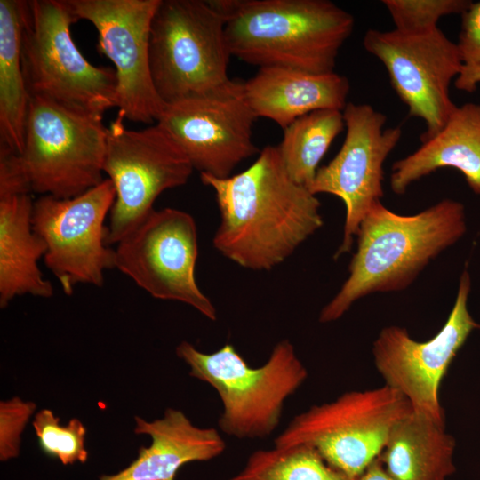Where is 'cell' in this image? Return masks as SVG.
<instances>
[{"label": "cell", "instance_id": "6da1fadb", "mask_svg": "<svg viewBox=\"0 0 480 480\" xmlns=\"http://www.w3.org/2000/svg\"><path fill=\"white\" fill-rule=\"evenodd\" d=\"M200 178L214 191L220 214L213 246L242 268H274L324 224L320 201L291 179L277 146L264 147L239 173Z\"/></svg>", "mask_w": 480, "mask_h": 480}, {"label": "cell", "instance_id": "7a4b0ae2", "mask_svg": "<svg viewBox=\"0 0 480 480\" xmlns=\"http://www.w3.org/2000/svg\"><path fill=\"white\" fill-rule=\"evenodd\" d=\"M467 229L464 205L444 199L414 215L395 213L376 203L360 223L348 277L322 308L318 321L340 319L359 299L408 287L437 255Z\"/></svg>", "mask_w": 480, "mask_h": 480}, {"label": "cell", "instance_id": "3957f363", "mask_svg": "<svg viewBox=\"0 0 480 480\" xmlns=\"http://www.w3.org/2000/svg\"><path fill=\"white\" fill-rule=\"evenodd\" d=\"M231 56L261 67L334 72L353 16L328 0H215Z\"/></svg>", "mask_w": 480, "mask_h": 480}, {"label": "cell", "instance_id": "277c9868", "mask_svg": "<svg viewBox=\"0 0 480 480\" xmlns=\"http://www.w3.org/2000/svg\"><path fill=\"white\" fill-rule=\"evenodd\" d=\"M175 353L191 377L215 389L222 404L218 427L237 439L269 436L279 425L285 401L308 377L288 340H279L259 367H251L230 343L204 353L183 340Z\"/></svg>", "mask_w": 480, "mask_h": 480}, {"label": "cell", "instance_id": "5b68a950", "mask_svg": "<svg viewBox=\"0 0 480 480\" xmlns=\"http://www.w3.org/2000/svg\"><path fill=\"white\" fill-rule=\"evenodd\" d=\"M225 19L215 0H161L151 23L149 64L165 105L231 83Z\"/></svg>", "mask_w": 480, "mask_h": 480}, {"label": "cell", "instance_id": "8992f818", "mask_svg": "<svg viewBox=\"0 0 480 480\" xmlns=\"http://www.w3.org/2000/svg\"><path fill=\"white\" fill-rule=\"evenodd\" d=\"M67 0L26 1L21 64L30 97L103 115L116 107L115 68L91 64L74 43Z\"/></svg>", "mask_w": 480, "mask_h": 480}, {"label": "cell", "instance_id": "52a82bcc", "mask_svg": "<svg viewBox=\"0 0 480 480\" xmlns=\"http://www.w3.org/2000/svg\"><path fill=\"white\" fill-rule=\"evenodd\" d=\"M409 402L383 385L344 392L297 414L274 446H308L348 479L357 478L380 454L394 426L411 412Z\"/></svg>", "mask_w": 480, "mask_h": 480}, {"label": "cell", "instance_id": "ba28073f", "mask_svg": "<svg viewBox=\"0 0 480 480\" xmlns=\"http://www.w3.org/2000/svg\"><path fill=\"white\" fill-rule=\"evenodd\" d=\"M102 119L101 114L30 97L20 158L33 193L71 198L105 180Z\"/></svg>", "mask_w": 480, "mask_h": 480}, {"label": "cell", "instance_id": "9c48e42d", "mask_svg": "<svg viewBox=\"0 0 480 480\" xmlns=\"http://www.w3.org/2000/svg\"><path fill=\"white\" fill-rule=\"evenodd\" d=\"M117 116L107 127L103 172L116 190L108 215L106 243L116 244L151 212L165 190L186 184L193 166L156 123L132 130Z\"/></svg>", "mask_w": 480, "mask_h": 480}, {"label": "cell", "instance_id": "30bf717a", "mask_svg": "<svg viewBox=\"0 0 480 480\" xmlns=\"http://www.w3.org/2000/svg\"><path fill=\"white\" fill-rule=\"evenodd\" d=\"M115 199L106 178L75 197L40 196L34 201L32 226L46 245L44 263L67 295L78 284L101 287L105 272L116 268L105 224Z\"/></svg>", "mask_w": 480, "mask_h": 480}, {"label": "cell", "instance_id": "8fae6325", "mask_svg": "<svg viewBox=\"0 0 480 480\" xmlns=\"http://www.w3.org/2000/svg\"><path fill=\"white\" fill-rule=\"evenodd\" d=\"M114 249L116 268L153 298L179 301L217 319L215 307L195 277L198 236L191 214L154 209Z\"/></svg>", "mask_w": 480, "mask_h": 480}, {"label": "cell", "instance_id": "7c38bea8", "mask_svg": "<svg viewBox=\"0 0 480 480\" xmlns=\"http://www.w3.org/2000/svg\"><path fill=\"white\" fill-rule=\"evenodd\" d=\"M470 275L460 276L453 307L439 332L418 341L401 326L384 327L372 345L373 363L384 385L400 393L412 410L445 424L440 388L447 371L469 335L480 324L468 308Z\"/></svg>", "mask_w": 480, "mask_h": 480}, {"label": "cell", "instance_id": "4fadbf2b", "mask_svg": "<svg viewBox=\"0 0 480 480\" xmlns=\"http://www.w3.org/2000/svg\"><path fill=\"white\" fill-rule=\"evenodd\" d=\"M363 44L384 65L409 116L424 121L420 140L436 133L457 107L450 97V84L463 66L457 44L437 28L419 34L371 28Z\"/></svg>", "mask_w": 480, "mask_h": 480}, {"label": "cell", "instance_id": "5bb4252c", "mask_svg": "<svg viewBox=\"0 0 480 480\" xmlns=\"http://www.w3.org/2000/svg\"><path fill=\"white\" fill-rule=\"evenodd\" d=\"M346 135L336 156L319 167L308 190L343 202V238L335 259L349 252L361 221L383 196V164L402 136L399 126L384 128L387 116L367 103L348 102L342 111Z\"/></svg>", "mask_w": 480, "mask_h": 480}, {"label": "cell", "instance_id": "9a60e30c", "mask_svg": "<svg viewBox=\"0 0 480 480\" xmlns=\"http://www.w3.org/2000/svg\"><path fill=\"white\" fill-rule=\"evenodd\" d=\"M77 20L98 31V50L114 64L116 108L124 119L157 122L165 104L151 78V23L161 0H67Z\"/></svg>", "mask_w": 480, "mask_h": 480}, {"label": "cell", "instance_id": "2e32d148", "mask_svg": "<svg viewBox=\"0 0 480 480\" xmlns=\"http://www.w3.org/2000/svg\"><path fill=\"white\" fill-rule=\"evenodd\" d=\"M256 119L244 98L242 82L232 80L210 94L166 105L156 124L200 174L227 178L258 153L252 141Z\"/></svg>", "mask_w": 480, "mask_h": 480}, {"label": "cell", "instance_id": "e0dca14e", "mask_svg": "<svg viewBox=\"0 0 480 480\" xmlns=\"http://www.w3.org/2000/svg\"><path fill=\"white\" fill-rule=\"evenodd\" d=\"M25 175L15 169L0 172V308L16 297L50 298L52 283L38 266L46 245L34 231V201Z\"/></svg>", "mask_w": 480, "mask_h": 480}, {"label": "cell", "instance_id": "ac0fdd59", "mask_svg": "<svg viewBox=\"0 0 480 480\" xmlns=\"http://www.w3.org/2000/svg\"><path fill=\"white\" fill-rule=\"evenodd\" d=\"M349 88L348 78L335 72L315 74L281 66L259 68L242 82L244 98L256 117L270 119L283 130L316 110L343 111Z\"/></svg>", "mask_w": 480, "mask_h": 480}, {"label": "cell", "instance_id": "d6986e66", "mask_svg": "<svg viewBox=\"0 0 480 480\" xmlns=\"http://www.w3.org/2000/svg\"><path fill=\"white\" fill-rule=\"evenodd\" d=\"M135 422L134 433L148 435L150 445L141 446L128 467L100 480H175L185 464L211 460L227 447L219 430L194 425L180 410L167 408L153 421L136 416Z\"/></svg>", "mask_w": 480, "mask_h": 480}, {"label": "cell", "instance_id": "ffe728a7", "mask_svg": "<svg viewBox=\"0 0 480 480\" xmlns=\"http://www.w3.org/2000/svg\"><path fill=\"white\" fill-rule=\"evenodd\" d=\"M420 141L417 150L394 163L390 176L394 193L404 194L412 183L438 169L453 168L480 195V104L457 106L436 133Z\"/></svg>", "mask_w": 480, "mask_h": 480}, {"label": "cell", "instance_id": "44dd1931", "mask_svg": "<svg viewBox=\"0 0 480 480\" xmlns=\"http://www.w3.org/2000/svg\"><path fill=\"white\" fill-rule=\"evenodd\" d=\"M455 448L445 424L412 411L394 426L378 459L393 480H447L456 470Z\"/></svg>", "mask_w": 480, "mask_h": 480}, {"label": "cell", "instance_id": "7402d4cb", "mask_svg": "<svg viewBox=\"0 0 480 480\" xmlns=\"http://www.w3.org/2000/svg\"><path fill=\"white\" fill-rule=\"evenodd\" d=\"M26 1L0 0V147L21 153L30 96L21 64Z\"/></svg>", "mask_w": 480, "mask_h": 480}, {"label": "cell", "instance_id": "603a6c76", "mask_svg": "<svg viewBox=\"0 0 480 480\" xmlns=\"http://www.w3.org/2000/svg\"><path fill=\"white\" fill-rule=\"evenodd\" d=\"M344 128L343 113L337 109L313 111L284 128L277 148L291 179L308 189L321 160Z\"/></svg>", "mask_w": 480, "mask_h": 480}, {"label": "cell", "instance_id": "cb8c5ba5", "mask_svg": "<svg viewBox=\"0 0 480 480\" xmlns=\"http://www.w3.org/2000/svg\"><path fill=\"white\" fill-rule=\"evenodd\" d=\"M229 480H350L308 446L257 450Z\"/></svg>", "mask_w": 480, "mask_h": 480}, {"label": "cell", "instance_id": "d4e9b609", "mask_svg": "<svg viewBox=\"0 0 480 480\" xmlns=\"http://www.w3.org/2000/svg\"><path fill=\"white\" fill-rule=\"evenodd\" d=\"M32 424L39 447L47 456L58 459L63 465L87 460L86 428L77 418L61 425L52 410L42 409L36 413Z\"/></svg>", "mask_w": 480, "mask_h": 480}, {"label": "cell", "instance_id": "484cf974", "mask_svg": "<svg viewBox=\"0 0 480 480\" xmlns=\"http://www.w3.org/2000/svg\"><path fill=\"white\" fill-rule=\"evenodd\" d=\"M395 29L409 34L426 33L437 28L446 15L462 14L472 1L468 0H383Z\"/></svg>", "mask_w": 480, "mask_h": 480}, {"label": "cell", "instance_id": "4316f807", "mask_svg": "<svg viewBox=\"0 0 480 480\" xmlns=\"http://www.w3.org/2000/svg\"><path fill=\"white\" fill-rule=\"evenodd\" d=\"M36 410L32 402L15 396L0 404V460L6 461L20 453V436Z\"/></svg>", "mask_w": 480, "mask_h": 480}, {"label": "cell", "instance_id": "83f0119b", "mask_svg": "<svg viewBox=\"0 0 480 480\" xmlns=\"http://www.w3.org/2000/svg\"><path fill=\"white\" fill-rule=\"evenodd\" d=\"M457 46L463 65H480V1L472 2L461 14Z\"/></svg>", "mask_w": 480, "mask_h": 480}, {"label": "cell", "instance_id": "f1b7e54d", "mask_svg": "<svg viewBox=\"0 0 480 480\" xmlns=\"http://www.w3.org/2000/svg\"><path fill=\"white\" fill-rule=\"evenodd\" d=\"M478 84H480V65H463L454 80L455 87L467 92L476 91Z\"/></svg>", "mask_w": 480, "mask_h": 480}, {"label": "cell", "instance_id": "f546056e", "mask_svg": "<svg viewBox=\"0 0 480 480\" xmlns=\"http://www.w3.org/2000/svg\"><path fill=\"white\" fill-rule=\"evenodd\" d=\"M355 480H393L384 469L380 460L377 458Z\"/></svg>", "mask_w": 480, "mask_h": 480}]
</instances>
